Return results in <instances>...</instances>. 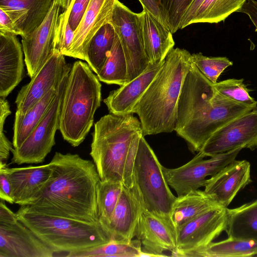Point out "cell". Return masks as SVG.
Returning <instances> with one entry per match:
<instances>
[{"mask_svg":"<svg viewBox=\"0 0 257 257\" xmlns=\"http://www.w3.org/2000/svg\"><path fill=\"white\" fill-rule=\"evenodd\" d=\"M246 14L255 28L257 32V0H246L237 11Z\"/></svg>","mask_w":257,"mask_h":257,"instance_id":"cell-43","label":"cell"},{"mask_svg":"<svg viewBox=\"0 0 257 257\" xmlns=\"http://www.w3.org/2000/svg\"><path fill=\"white\" fill-rule=\"evenodd\" d=\"M228 237L257 241V199L234 208H227Z\"/></svg>","mask_w":257,"mask_h":257,"instance_id":"cell-26","label":"cell"},{"mask_svg":"<svg viewBox=\"0 0 257 257\" xmlns=\"http://www.w3.org/2000/svg\"><path fill=\"white\" fill-rule=\"evenodd\" d=\"M60 7L54 2L42 24L27 36L22 38L25 62L28 74L31 78L54 52L55 29Z\"/></svg>","mask_w":257,"mask_h":257,"instance_id":"cell-15","label":"cell"},{"mask_svg":"<svg viewBox=\"0 0 257 257\" xmlns=\"http://www.w3.org/2000/svg\"><path fill=\"white\" fill-rule=\"evenodd\" d=\"M99 81L87 63L77 61L72 64L62 98L59 130L73 147L83 142L93 125L101 105Z\"/></svg>","mask_w":257,"mask_h":257,"instance_id":"cell-5","label":"cell"},{"mask_svg":"<svg viewBox=\"0 0 257 257\" xmlns=\"http://www.w3.org/2000/svg\"><path fill=\"white\" fill-rule=\"evenodd\" d=\"M204 1H193L182 18L179 29H182L189 25L190 20Z\"/></svg>","mask_w":257,"mask_h":257,"instance_id":"cell-44","label":"cell"},{"mask_svg":"<svg viewBox=\"0 0 257 257\" xmlns=\"http://www.w3.org/2000/svg\"><path fill=\"white\" fill-rule=\"evenodd\" d=\"M227 221V208L218 207L184 224L177 229V248L171 255L206 247L225 231Z\"/></svg>","mask_w":257,"mask_h":257,"instance_id":"cell-12","label":"cell"},{"mask_svg":"<svg viewBox=\"0 0 257 257\" xmlns=\"http://www.w3.org/2000/svg\"><path fill=\"white\" fill-rule=\"evenodd\" d=\"M150 64L147 69L131 81L110 92L103 100L110 113L124 115L133 114V110L163 64Z\"/></svg>","mask_w":257,"mask_h":257,"instance_id":"cell-21","label":"cell"},{"mask_svg":"<svg viewBox=\"0 0 257 257\" xmlns=\"http://www.w3.org/2000/svg\"><path fill=\"white\" fill-rule=\"evenodd\" d=\"M90 155L102 181L133 186V170L141 137V123L133 114L110 113L95 124Z\"/></svg>","mask_w":257,"mask_h":257,"instance_id":"cell-3","label":"cell"},{"mask_svg":"<svg viewBox=\"0 0 257 257\" xmlns=\"http://www.w3.org/2000/svg\"><path fill=\"white\" fill-rule=\"evenodd\" d=\"M22 45L16 35L0 32V97L6 98L24 74Z\"/></svg>","mask_w":257,"mask_h":257,"instance_id":"cell-22","label":"cell"},{"mask_svg":"<svg viewBox=\"0 0 257 257\" xmlns=\"http://www.w3.org/2000/svg\"><path fill=\"white\" fill-rule=\"evenodd\" d=\"M8 165L0 166V197L1 200L14 203L11 184L7 173Z\"/></svg>","mask_w":257,"mask_h":257,"instance_id":"cell-39","label":"cell"},{"mask_svg":"<svg viewBox=\"0 0 257 257\" xmlns=\"http://www.w3.org/2000/svg\"><path fill=\"white\" fill-rule=\"evenodd\" d=\"M218 207L221 206L204 191L192 190L176 198L172 207L171 220L177 230L189 221Z\"/></svg>","mask_w":257,"mask_h":257,"instance_id":"cell-25","label":"cell"},{"mask_svg":"<svg viewBox=\"0 0 257 257\" xmlns=\"http://www.w3.org/2000/svg\"><path fill=\"white\" fill-rule=\"evenodd\" d=\"M214 89L222 96L256 108L257 101L250 96L243 79H229L213 84Z\"/></svg>","mask_w":257,"mask_h":257,"instance_id":"cell-34","label":"cell"},{"mask_svg":"<svg viewBox=\"0 0 257 257\" xmlns=\"http://www.w3.org/2000/svg\"><path fill=\"white\" fill-rule=\"evenodd\" d=\"M72 0H63V4L61 8L66 10L70 5Z\"/></svg>","mask_w":257,"mask_h":257,"instance_id":"cell-45","label":"cell"},{"mask_svg":"<svg viewBox=\"0 0 257 257\" xmlns=\"http://www.w3.org/2000/svg\"><path fill=\"white\" fill-rule=\"evenodd\" d=\"M0 32L21 36L11 17L2 9H0Z\"/></svg>","mask_w":257,"mask_h":257,"instance_id":"cell-42","label":"cell"},{"mask_svg":"<svg viewBox=\"0 0 257 257\" xmlns=\"http://www.w3.org/2000/svg\"><path fill=\"white\" fill-rule=\"evenodd\" d=\"M53 176L29 205L36 212L88 223L99 222L97 189L100 179L94 163L78 154L56 152Z\"/></svg>","mask_w":257,"mask_h":257,"instance_id":"cell-1","label":"cell"},{"mask_svg":"<svg viewBox=\"0 0 257 257\" xmlns=\"http://www.w3.org/2000/svg\"><path fill=\"white\" fill-rule=\"evenodd\" d=\"M6 119H0V166L7 165V161L10 156V153L14 149L12 144L8 139L4 133V124Z\"/></svg>","mask_w":257,"mask_h":257,"instance_id":"cell-40","label":"cell"},{"mask_svg":"<svg viewBox=\"0 0 257 257\" xmlns=\"http://www.w3.org/2000/svg\"><path fill=\"white\" fill-rule=\"evenodd\" d=\"M50 163L39 166L7 168L14 203L29 205L46 186L53 176Z\"/></svg>","mask_w":257,"mask_h":257,"instance_id":"cell-18","label":"cell"},{"mask_svg":"<svg viewBox=\"0 0 257 257\" xmlns=\"http://www.w3.org/2000/svg\"><path fill=\"white\" fill-rule=\"evenodd\" d=\"M116 0H91L74 32L69 57L85 60L87 46L93 36L109 23Z\"/></svg>","mask_w":257,"mask_h":257,"instance_id":"cell-20","label":"cell"},{"mask_svg":"<svg viewBox=\"0 0 257 257\" xmlns=\"http://www.w3.org/2000/svg\"><path fill=\"white\" fill-rule=\"evenodd\" d=\"M54 2V0H0V9L11 17L23 38L42 24Z\"/></svg>","mask_w":257,"mask_h":257,"instance_id":"cell-24","label":"cell"},{"mask_svg":"<svg viewBox=\"0 0 257 257\" xmlns=\"http://www.w3.org/2000/svg\"><path fill=\"white\" fill-rule=\"evenodd\" d=\"M57 90V87L50 90L25 114H15L13 141L14 148L24 142L44 117L55 98Z\"/></svg>","mask_w":257,"mask_h":257,"instance_id":"cell-28","label":"cell"},{"mask_svg":"<svg viewBox=\"0 0 257 257\" xmlns=\"http://www.w3.org/2000/svg\"><path fill=\"white\" fill-rule=\"evenodd\" d=\"M96 75L100 81L108 84L121 86L127 83L126 61L116 34L112 48L104 64Z\"/></svg>","mask_w":257,"mask_h":257,"instance_id":"cell-30","label":"cell"},{"mask_svg":"<svg viewBox=\"0 0 257 257\" xmlns=\"http://www.w3.org/2000/svg\"><path fill=\"white\" fill-rule=\"evenodd\" d=\"M136 237L142 244L143 256H165L177 248V230L165 219L142 209Z\"/></svg>","mask_w":257,"mask_h":257,"instance_id":"cell-16","label":"cell"},{"mask_svg":"<svg viewBox=\"0 0 257 257\" xmlns=\"http://www.w3.org/2000/svg\"><path fill=\"white\" fill-rule=\"evenodd\" d=\"M123 184L100 180L97 189V207L99 221L104 227L108 223L117 204Z\"/></svg>","mask_w":257,"mask_h":257,"instance_id":"cell-33","label":"cell"},{"mask_svg":"<svg viewBox=\"0 0 257 257\" xmlns=\"http://www.w3.org/2000/svg\"><path fill=\"white\" fill-rule=\"evenodd\" d=\"M74 37V31L68 22L66 11L58 17L55 33L54 50L61 54L69 56L72 43Z\"/></svg>","mask_w":257,"mask_h":257,"instance_id":"cell-37","label":"cell"},{"mask_svg":"<svg viewBox=\"0 0 257 257\" xmlns=\"http://www.w3.org/2000/svg\"><path fill=\"white\" fill-rule=\"evenodd\" d=\"M238 148H257V109L231 120L215 131L200 151L206 157Z\"/></svg>","mask_w":257,"mask_h":257,"instance_id":"cell-13","label":"cell"},{"mask_svg":"<svg viewBox=\"0 0 257 257\" xmlns=\"http://www.w3.org/2000/svg\"><path fill=\"white\" fill-rule=\"evenodd\" d=\"M115 36L112 25L108 23L96 32L87 46L85 61L96 75L104 64L112 48Z\"/></svg>","mask_w":257,"mask_h":257,"instance_id":"cell-29","label":"cell"},{"mask_svg":"<svg viewBox=\"0 0 257 257\" xmlns=\"http://www.w3.org/2000/svg\"><path fill=\"white\" fill-rule=\"evenodd\" d=\"M257 256V241L228 237L206 247L185 252L180 257H247Z\"/></svg>","mask_w":257,"mask_h":257,"instance_id":"cell-27","label":"cell"},{"mask_svg":"<svg viewBox=\"0 0 257 257\" xmlns=\"http://www.w3.org/2000/svg\"><path fill=\"white\" fill-rule=\"evenodd\" d=\"M70 65L65 56L54 50L52 55L19 91L15 101L16 114L24 115L51 89L56 88Z\"/></svg>","mask_w":257,"mask_h":257,"instance_id":"cell-14","label":"cell"},{"mask_svg":"<svg viewBox=\"0 0 257 257\" xmlns=\"http://www.w3.org/2000/svg\"><path fill=\"white\" fill-rule=\"evenodd\" d=\"M193 0H161L164 22L172 34L179 29L182 18Z\"/></svg>","mask_w":257,"mask_h":257,"instance_id":"cell-36","label":"cell"},{"mask_svg":"<svg viewBox=\"0 0 257 257\" xmlns=\"http://www.w3.org/2000/svg\"><path fill=\"white\" fill-rule=\"evenodd\" d=\"M0 203V257H53L55 253Z\"/></svg>","mask_w":257,"mask_h":257,"instance_id":"cell-9","label":"cell"},{"mask_svg":"<svg viewBox=\"0 0 257 257\" xmlns=\"http://www.w3.org/2000/svg\"><path fill=\"white\" fill-rule=\"evenodd\" d=\"M71 65L60 82L55 98L44 117L29 136L18 148L12 150V163L38 164L45 158L55 144V135L59 130L60 112L62 98Z\"/></svg>","mask_w":257,"mask_h":257,"instance_id":"cell-8","label":"cell"},{"mask_svg":"<svg viewBox=\"0 0 257 257\" xmlns=\"http://www.w3.org/2000/svg\"><path fill=\"white\" fill-rule=\"evenodd\" d=\"M246 0H205L190 20L198 23H217L237 12Z\"/></svg>","mask_w":257,"mask_h":257,"instance_id":"cell-32","label":"cell"},{"mask_svg":"<svg viewBox=\"0 0 257 257\" xmlns=\"http://www.w3.org/2000/svg\"><path fill=\"white\" fill-rule=\"evenodd\" d=\"M252 181L250 163L235 160L207 179L204 191L219 206L227 208L238 192Z\"/></svg>","mask_w":257,"mask_h":257,"instance_id":"cell-17","label":"cell"},{"mask_svg":"<svg viewBox=\"0 0 257 257\" xmlns=\"http://www.w3.org/2000/svg\"><path fill=\"white\" fill-rule=\"evenodd\" d=\"M143 256L142 244L138 239L131 241L111 239L108 242L71 254L69 257Z\"/></svg>","mask_w":257,"mask_h":257,"instance_id":"cell-31","label":"cell"},{"mask_svg":"<svg viewBox=\"0 0 257 257\" xmlns=\"http://www.w3.org/2000/svg\"><path fill=\"white\" fill-rule=\"evenodd\" d=\"M192 62L191 54L185 49L173 48L167 54L133 110L139 116L144 136L174 131L179 96Z\"/></svg>","mask_w":257,"mask_h":257,"instance_id":"cell-4","label":"cell"},{"mask_svg":"<svg viewBox=\"0 0 257 257\" xmlns=\"http://www.w3.org/2000/svg\"><path fill=\"white\" fill-rule=\"evenodd\" d=\"M162 168L163 166L142 135L134 163L132 187L143 209L174 225L171 212L176 197L170 189Z\"/></svg>","mask_w":257,"mask_h":257,"instance_id":"cell-7","label":"cell"},{"mask_svg":"<svg viewBox=\"0 0 257 257\" xmlns=\"http://www.w3.org/2000/svg\"><path fill=\"white\" fill-rule=\"evenodd\" d=\"M144 50L151 64L163 61L175 42L170 30L147 10L139 13Z\"/></svg>","mask_w":257,"mask_h":257,"instance_id":"cell-23","label":"cell"},{"mask_svg":"<svg viewBox=\"0 0 257 257\" xmlns=\"http://www.w3.org/2000/svg\"><path fill=\"white\" fill-rule=\"evenodd\" d=\"M142 209L133 187L123 185L110 220L104 227L111 239H133L136 236Z\"/></svg>","mask_w":257,"mask_h":257,"instance_id":"cell-19","label":"cell"},{"mask_svg":"<svg viewBox=\"0 0 257 257\" xmlns=\"http://www.w3.org/2000/svg\"><path fill=\"white\" fill-rule=\"evenodd\" d=\"M18 219L55 253L67 256L106 243L111 237L100 222L88 223L39 213L27 205L16 212Z\"/></svg>","mask_w":257,"mask_h":257,"instance_id":"cell-6","label":"cell"},{"mask_svg":"<svg viewBox=\"0 0 257 257\" xmlns=\"http://www.w3.org/2000/svg\"><path fill=\"white\" fill-rule=\"evenodd\" d=\"M54 2L57 3L61 7L63 4V0H54Z\"/></svg>","mask_w":257,"mask_h":257,"instance_id":"cell-46","label":"cell"},{"mask_svg":"<svg viewBox=\"0 0 257 257\" xmlns=\"http://www.w3.org/2000/svg\"><path fill=\"white\" fill-rule=\"evenodd\" d=\"M254 109L218 93L192 62L179 96L174 131L192 152H199L218 129Z\"/></svg>","mask_w":257,"mask_h":257,"instance_id":"cell-2","label":"cell"},{"mask_svg":"<svg viewBox=\"0 0 257 257\" xmlns=\"http://www.w3.org/2000/svg\"><path fill=\"white\" fill-rule=\"evenodd\" d=\"M191 59L200 72L213 84L217 82L226 68L233 64L226 57H207L200 53L191 54Z\"/></svg>","mask_w":257,"mask_h":257,"instance_id":"cell-35","label":"cell"},{"mask_svg":"<svg viewBox=\"0 0 257 257\" xmlns=\"http://www.w3.org/2000/svg\"><path fill=\"white\" fill-rule=\"evenodd\" d=\"M91 0H72L68 8L65 10L68 22L73 31L78 27Z\"/></svg>","mask_w":257,"mask_h":257,"instance_id":"cell-38","label":"cell"},{"mask_svg":"<svg viewBox=\"0 0 257 257\" xmlns=\"http://www.w3.org/2000/svg\"><path fill=\"white\" fill-rule=\"evenodd\" d=\"M144 9L147 10L165 25L162 7L161 0H139Z\"/></svg>","mask_w":257,"mask_h":257,"instance_id":"cell-41","label":"cell"},{"mask_svg":"<svg viewBox=\"0 0 257 257\" xmlns=\"http://www.w3.org/2000/svg\"><path fill=\"white\" fill-rule=\"evenodd\" d=\"M242 149L238 148L204 159L200 152L189 162L182 166L169 169L163 166V172L168 185L180 196L205 186L207 177L212 176L235 160Z\"/></svg>","mask_w":257,"mask_h":257,"instance_id":"cell-10","label":"cell"},{"mask_svg":"<svg viewBox=\"0 0 257 257\" xmlns=\"http://www.w3.org/2000/svg\"><path fill=\"white\" fill-rule=\"evenodd\" d=\"M122 48L127 69V82L144 72L151 64L144 48L139 13L116 0L111 20Z\"/></svg>","mask_w":257,"mask_h":257,"instance_id":"cell-11","label":"cell"}]
</instances>
